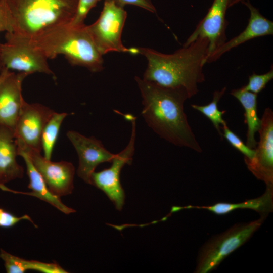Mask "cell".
<instances>
[{
	"label": "cell",
	"mask_w": 273,
	"mask_h": 273,
	"mask_svg": "<svg viewBox=\"0 0 273 273\" xmlns=\"http://www.w3.org/2000/svg\"><path fill=\"white\" fill-rule=\"evenodd\" d=\"M208 45L207 39L199 37L172 54L138 48L139 54L148 61L143 79L165 87L183 88L189 98L192 97L198 92V84L205 80L203 67Z\"/></svg>",
	"instance_id": "obj_2"
},
{
	"label": "cell",
	"mask_w": 273,
	"mask_h": 273,
	"mask_svg": "<svg viewBox=\"0 0 273 273\" xmlns=\"http://www.w3.org/2000/svg\"><path fill=\"white\" fill-rule=\"evenodd\" d=\"M258 130L260 141L251 159L244 158L248 169L266 186L273 185V112L265 109Z\"/></svg>",
	"instance_id": "obj_11"
},
{
	"label": "cell",
	"mask_w": 273,
	"mask_h": 273,
	"mask_svg": "<svg viewBox=\"0 0 273 273\" xmlns=\"http://www.w3.org/2000/svg\"><path fill=\"white\" fill-rule=\"evenodd\" d=\"M12 32L10 15L5 2L0 0V32Z\"/></svg>",
	"instance_id": "obj_28"
},
{
	"label": "cell",
	"mask_w": 273,
	"mask_h": 273,
	"mask_svg": "<svg viewBox=\"0 0 273 273\" xmlns=\"http://www.w3.org/2000/svg\"><path fill=\"white\" fill-rule=\"evenodd\" d=\"M23 220H29L34 224L31 218L28 215L26 214L21 217H17L3 208H0V227H12Z\"/></svg>",
	"instance_id": "obj_26"
},
{
	"label": "cell",
	"mask_w": 273,
	"mask_h": 273,
	"mask_svg": "<svg viewBox=\"0 0 273 273\" xmlns=\"http://www.w3.org/2000/svg\"><path fill=\"white\" fill-rule=\"evenodd\" d=\"M125 118L131 123V133L128 144L120 152L115 155L111 166L99 172H94L91 177L92 185L104 192L121 211L124 204L125 193L120 183V172L126 165H131L135 150L136 117L130 114Z\"/></svg>",
	"instance_id": "obj_8"
},
{
	"label": "cell",
	"mask_w": 273,
	"mask_h": 273,
	"mask_svg": "<svg viewBox=\"0 0 273 273\" xmlns=\"http://www.w3.org/2000/svg\"><path fill=\"white\" fill-rule=\"evenodd\" d=\"M249 10L250 18L246 28L238 35L225 42L215 50L207 59L206 63H211L219 59L223 54L233 48L253 38L272 35L273 22L264 17L259 10L249 1L242 2Z\"/></svg>",
	"instance_id": "obj_15"
},
{
	"label": "cell",
	"mask_w": 273,
	"mask_h": 273,
	"mask_svg": "<svg viewBox=\"0 0 273 273\" xmlns=\"http://www.w3.org/2000/svg\"><path fill=\"white\" fill-rule=\"evenodd\" d=\"M18 155L22 157L25 162L27 174L29 179V189L30 192H24L11 190L5 185H0V189L16 194H22L34 196L45 201L65 214L75 212V210L65 205L61 200L60 197L53 194L48 188L47 185L39 172L34 166L29 157L22 149L17 147Z\"/></svg>",
	"instance_id": "obj_16"
},
{
	"label": "cell",
	"mask_w": 273,
	"mask_h": 273,
	"mask_svg": "<svg viewBox=\"0 0 273 273\" xmlns=\"http://www.w3.org/2000/svg\"><path fill=\"white\" fill-rule=\"evenodd\" d=\"M134 79L142 98L141 114L147 125L173 145L201 152L184 111V102L189 98L186 90L163 86L138 76Z\"/></svg>",
	"instance_id": "obj_1"
},
{
	"label": "cell",
	"mask_w": 273,
	"mask_h": 273,
	"mask_svg": "<svg viewBox=\"0 0 273 273\" xmlns=\"http://www.w3.org/2000/svg\"><path fill=\"white\" fill-rule=\"evenodd\" d=\"M68 115L66 112H54L46 123L42 132L41 145L43 156L51 160L55 145L57 141L61 124Z\"/></svg>",
	"instance_id": "obj_21"
},
{
	"label": "cell",
	"mask_w": 273,
	"mask_h": 273,
	"mask_svg": "<svg viewBox=\"0 0 273 273\" xmlns=\"http://www.w3.org/2000/svg\"><path fill=\"white\" fill-rule=\"evenodd\" d=\"M17 146L27 154L34 166L44 179L50 191L59 197L72 193L75 168L71 162H53L35 150L15 140Z\"/></svg>",
	"instance_id": "obj_9"
},
{
	"label": "cell",
	"mask_w": 273,
	"mask_h": 273,
	"mask_svg": "<svg viewBox=\"0 0 273 273\" xmlns=\"http://www.w3.org/2000/svg\"><path fill=\"white\" fill-rule=\"evenodd\" d=\"M185 209H205L217 215H224L237 209H249L267 216L273 209V185L266 186L265 192L260 197L238 203L219 202L210 206H192L176 207V210Z\"/></svg>",
	"instance_id": "obj_18"
},
{
	"label": "cell",
	"mask_w": 273,
	"mask_h": 273,
	"mask_svg": "<svg viewBox=\"0 0 273 273\" xmlns=\"http://www.w3.org/2000/svg\"><path fill=\"white\" fill-rule=\"evenodd\" d=\"M232 0H214L206 16L183 44L186 47L199 37L208 40L207 58L226 41V10ZM207 61V60H206Z\"/></svg>",
	"instance_id": "obj_13"
},
{
	"label": "cell",
	"mask_w": 273,
	"mask_h": 273,
	"mask_svg": "<svg viewBox=\"0 0 273 273\" xmlns=\"http://www.w3.org/2000/svg\"><path fill=\"white\" fill-rule=\"evenodd\" d=\"M266 217L260 216L249 222L237 223L209 240L199 251L195 272L207 273L215 269L227 256L250 239Z\"/></svg>",
	"instance_id": "obj_5"
},
{
	"label": "cell",
	"mask_w": 273,
	"mask_h": 273,
	"mask_svg": "<svg viewBox=\"0 0 273 273\" xmlns=\"http://www.w3.org/2000/svg\"><path fill=\"white\" fill-rule=\"evenodd\" d=\"M0 258L4 262L6 270L8 273H23L28 270L43 273L68 272L56 263L27 260L10 254L3 249L0 251Z\"/></svg>",
	"instance_id": "obj_20"
},
{
	"label": "cell",
	"mask_w": 273,
	"mask_h": 273,
	"mask_svg": "<svg viewBox=\"0 0 273 273\" xmlns=\"http://www.w3.org/2000/svg\"><path fill=\"white\" fill-rule=\"evenodd\" d=\"M66 136L78 156V176L92 185V175L97 166L102 163L111 162L115 154L107 150L102 142L94 136L86 137L74 130L67 131Z\"/></svg>",
	"instance_id": "obj_12"
},
{
	"label": "cell",
	"mask_w": 273,
	"mask_h": 273,
	"mask_svg": "<svg viewBox=\"0 0 273 273\" xmlns=\"http://www.w3.org/2000/svg\"><path fill=\"white\" fill-rule=\"evenodd\" d=\"M13 32L32 38L53 28L70 24L79 0H3Z\"/></svg>",
	"instance_id": "obj_4"
},
{
	"label": "cell",
	"mask_w": 273,
	"mask_h": 273,
	"mask_svg": "<svg viewBox=\"0 0 273 273\" xmlns=\"http://www.w3.org/2000/svg\"><path fill=\"white\" fill-rule=\"evenodd\" d=\"M245 0H232L231 3H230V7H231V6H233V5L238 3H240V2H242L243 1H244Z\"/></svg>",
	"instance_id": "obj_30"
},
{
	"label": "cell",
	"mask_w": 273,
	"mask_h": 273,
	"mask_svg": "<svg viewBox=\"0 0 273 273\" xmlns=\"http://www.w3.org/2000/svg\"><path fill=\"white\" fill-rule=\"evenodd\" d=\"M104 2H112L117 5L123 7L126 5H132L139 7L153 13H156V9L151 0H104Z\"/></svg>",
	"instance_id": "obj_27"
},
{
	"label": "cell",
	"mask_w": 273,
	"mask_h": 273,
	"mask_svg": "<svg viewBox=\"0 0 273 273\" xmlns=\"http://www.w3.org/2000/svg\"><path fill=\"white\" fill-rule=\"evenodd\" d=\"M226 89V87H224L220 90L215 91L213 93L212 101L206 105H191L193 108L199 111L209 119L220 136H222V133L221 131L220 125H222L223 126L226 124V122L222 118L223 115L226 111L218 110V103L220 99L224 95Z\"/></svg>",
	"instance_id": "obj_22"
},
{
	"label": "cell",
	"mask_w": 273,
	"mask_h": 273,
	"mask_svg": "<svg viewBox=\"0 0 273 273\" xmlns=\"http://www.w3.org/2000/svg\"><path fill=\"white\" fill-rule=\"evenodd\" d=\"M17 155L14 132L0 125V185L23 177L24 169L17 162Z\"/></svg>",
	"instance_id": "obj_17"
},
{
	"label": "cell",
	"mask_w": 273,
	"mask_h": 273,
	"mask_svg": "<svg viewBox=\"0 0 273 273\" xmlns=\"http://www.w3.org/2000/svg\"><path fill=\"white\" fill-rule=\"evenodd\" d=\"M272 78L273 69L271 66L270 70L266 73L258 75L254 72L249 76L248 84L242 87L245 90L258 94Z\"/></svg>",
	"instance_id": "obj_23"
},
{
	"label": "cell",
	"mask_w": 273,
	"mask_h": 273,
	"mask_svg": "<svg viewBox=\"0 0 273 273\" xmlns=\"http://www.w3.org/2000/svg\"><path fill=\"white\" fill-rule=\"evenodd\" d=\"M54 112L42 104L28 103L24 100L14 131L15 140L41 152L42 132Z\"/></svg>",
	"instance_id": "obj_10"
},
{
	"label": "cell",
	"mask_w": 273,
	"mask_h": 273,
	"mask_svg": "<svg viewBox=\"0 0 273 273\" xmlns=\"http://www.w3.org/2000/svg\"><path fill=\"white\" fill-rule=\"evenodd\" d=\"M6 42L0 43V55L4 68L28 75L42 73L56 78L48 59L29 39L14 32H6Z\"/></svg>",
	"instance_id": "obj_7"
},
{
	"label": "cell",
	"mask_w": 273,
	"mask_h": 273,
	"mask_svg": "<svg viewBox=\"0 0 273 273\" xmlns=\"http://www.w3.org/2000/svg\"><path fill=\"white\" fill-rule=\"evenodd\" d=\"M100 0H79L76 14L70 25L79 26L84 25V20L89 12Z\"/></svg>",
	"instance_id": "obj_25"
},
{
	"label": "cell",
	"mask_w": 273,
	"mask_h": 273,
	"mask_svg": "<svg viewBox=\"0 0 273 273\" xmlns=\"http://www.w3.org/2000/svg\"><path fill=\"white\" fill-rule=\"evenodd\" d=\"M29 75L24 72L11 71L0 84V125L13 132L24 99L22 85Z\"/></svg>",
	"instance_id": "obj_14"
},
{
	"label": "cell",
	"mask_w": 273,
	"mask_h": 273,
	"mask_svg": "<svg viewBox=\"0 0 273 273\" xmlns=\"http://www.w3.org/2000/svg\"><path fill=\"white\" fill-rule=\"evenodd\" d=\"M222 129V136L232 146L244 155V158L250 160L253 158L255 149L249 148L237 135L229 129L226 124L223 126Z\"/></svg>",
	"instance_id": "obj_24"
},
{
	"label": "cell",
	"mask_w": 273,
	"mask_h": 273,
	"mask_svg": "<svg viewBox=\"0 0 273 273\" xmlns=\"http://www.w3.org/2000/svg\"><path fill=\"white\" fill-rule=\"evenodd\" d=\"M10 70H8L6 68H4L0 75V84L5 79V78L8 76V75L10 73Z\"/></svg>",
	"instance_id": "obj_29"
},
{
	"label": "cell",
	"mask_w": 273,
	"mask_h": 273,
	"mask_svg": "<svg viewBox=\"0 0 273 273\" xmlns=\"http://www.w3.org/2000/svg\"><path fill=\"white\" fill-rule=\"evenodd\" d=\"M231 95L235 97L244 108L245 122L248 128L246 145L251 149H255L257 145L255 134L261 126V120L257 113V94L241 87L232 90Z\"/></svg>",
	"instance_id": "obj_19"
},
{
	"label": "cell",
	"mask_w": 273,
	"mask_h": 273,
	"mask_svg": "<svg viewBox=\"0 0 273 273\" xmlns=\"http://www.w3.org/2000/svg\"><path fill=\"white\" fill-rule=\"evenodd\" d=\"M4 69V67L3 66V65L2 64V60H1V55H0V75L3 70V69Z\"/></svg>",
	"instance_id": "obj_31"
},
{
	"label": "cell",
	"mask_w": 273,
	"mask_h": 273,
	"mask_svg": "<svg viewBox=\"0 0 273 273\" xmlns=\"http://www.w3.org/2000/svg\"><path fill=\"white\" fill-rule=\"evenodd\" d=\"M127 15L123 7L112 2H104L98 19L91 25H86L97 49L102 55L110 52L139 54L138 48H127L121 40Z\"/></svg>",
	"instance_id": "obj_6"
},
{
	"label": "cell",
	"mask_w": 273,
	"mask_h": 273,
	"mask_svg": "<svg viewBox=\"0 0 273 273\" xmlns=\"http://www.w3.org/2000/svg\"><path fill=\"white\" fill-rule=\"evenodd\" d=\"M29 39L48 59L62 55L72 66L85 67L92 72H100L104 68L103 55L85 24L57 26Z\"/></svg>",
	"instance_id": "obj_3"
}]
</instances>
